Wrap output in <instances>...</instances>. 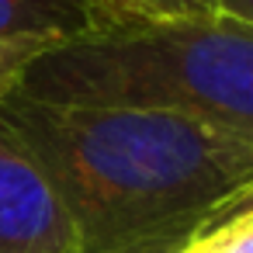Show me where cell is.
<instances>
[{
    "mask_svg": "<svg viewBox=\"0 0 253 253\" xmlns=\"http://www.w3.org/2000/svg\"><path fill=\"white\" fill-rule=\"evenodd\" d=\"M84 4L97 18L101 32H125V28H146L160 21L215 14V0H84Z\"/></svg>",
    "mask_w": 253,
    "mask_h": 253,
    "instance_id": "5b68a950",
    "label": "cell"
},
{
    "mask_svg": "<svg viewBox=\"0 0 253 253\" xmlns=\"http://www.w3.org/2000/svg\"><path fill=\"white\" fill-rule=\"evenodd\" d=\"M215 14L225 21L253 28V0H215Z\"/></svg>",
    "mask_w": 253,
    "mask_h": 253,
    "instance_id": "ba28073f",
    "label": "cell"
},
{
    "mask_svg": "<svg viewBox=\"0 0 253 253\" xmlns=\"http://www.w3.org/2000/svg\"><path fill=\"white\" fill-rule=\"evenodd\" d=\"M177 253H218V246H215V239L205 232V236H198V239H191L184 250H177Z\"/></svg>",
    "mask_w": 253,
    "mask_h": 253,
    "instance_id": "9c48e42d",
    "label": "cell"
},
{
    "mask_svg": "<svg viewBox=\"0 0 253 253\" xmlns=\"http://www.w3.org/2000/svg\"><path fill=\"white\" fill-rule=\"evenodd\" d=\"M11 132L59 191L80 253H177L253 184V135L149 108L0 101Z\"/></svg>",
    "mask_w": 253,
    "mask_h": 253,
    "instance_id": "6da1fadb",
    "label": "cell"
},
{
    "mask_svg": "<svg viewBox=\"0 0 253 253\" xmlns=\"http://www.w3.org/2000/svg\"><path fill=\"white\" fill-rule=\"evenodd\" d=\"M101 32L84 0H0V42L4 39H49L70 42Z\"/></svg>",
    "mask_w": 253,
    "mask_h": 253,
    "instance_id": "277c9868",
    "label": "cell"
},
{
    "mask_svg": "<svg viewBox=\"0 0 253 253\" xmlns=\"http://www.w3.org/2000/svg\"><path fill=\"white\" fill-rule=\"evenodd\" d=\"M52 45L59 42H49V39H4L0 42V101L21 87V77L28 73V66Z\"/></svg>",
    "mask_w": 253,
    "mask_h": 253,
    "instance_id": "8992f818",
    "label": "cell"
},
{
    "mask_svg": "<svg viewBox=\"0 0 253 253\" xmlns=\"http://www.w3.org/2000/svg\"><path fill=\"white\" fill-rule=\"evenodd\" d=\"M208 236L215 239L218 253H253V208L215 225Z\"/></svg>",
    "mask_w": 253,
    "mask_h": 253,
    "instance_id": "52a82bcc",
    "label": "cell"
},
{
    "mask_svg": "<svg viewBox=\"0 0 253 253\" xmlns=\"http://www.w3.org/2000/svg\"><path fill=\"white\" fill-rule=\"evenodd\" d=\"M0 253H80L73 218L39 160L0 128Z\"/></svg>",
    "mask_w": 253,
    "mask_h": 253,
    "instance_id": "3957f363",
    "label": "cell"
},
{
    "mask_svg": "<svg viewBox=\"0 0 253 253\" xmlns=\"http://www.w3.org/2000/svg\"><path fill=\"white\" fill-rule=\"evenodd\" d=\"M14 94L173 111L253 135V28L211 14L94 32L42 52Z\"/></svg>",
    "mask_w": 253,
    "mask_h": 253,
    "instance_id": "7a4b0ae2",
    "label": "cell"
}]
</instances>
